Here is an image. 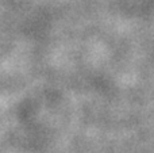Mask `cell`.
Instances as JSON below:
<instances>
[]
</instances>
